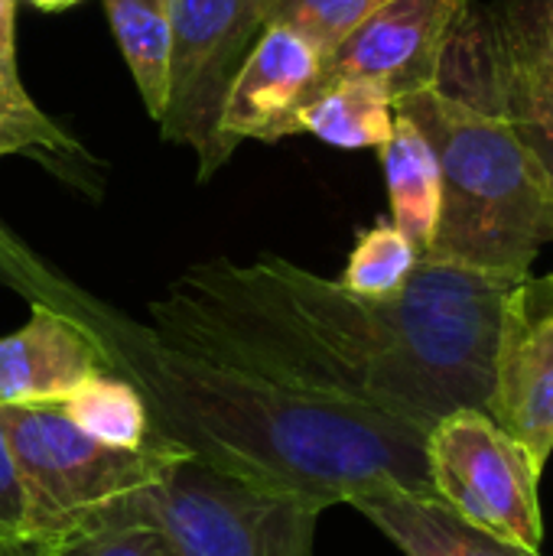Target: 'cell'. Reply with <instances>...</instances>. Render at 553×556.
I'll list each match as a JSON object with an SVG mask.
<instances>
[{"mask_svg": "<svg viewBox=\"0 0 553 556\" xmlns=\"http://www.w3.org/2000/svg\"><path fill=\"white\" fill-rule=\"evenodd\" d=\"M417 264L420 251L407 241V235H401L391 222H378L362 231L339 283L359 296H388L407 283Z\"/></svg>", "mask_w": 553, "mask_h": 556, "instance_id": "19", "label": "cell"}, {"mask_svg": "<svg viewBox=\"0 0 553 556\" xmlns=\"http://www.w3.org/2000/svg\"><path fill=\"white\" fill-rule=\"evenodd\" d=\"M179 556H313L323 508L257 492L183 459L166 482L137 495Z\"/></svg>", "mask_w": 553, "mask_h": 556, "instance_id": "5", "label": "cell"}, {"mask_svg": "<svg viewBox=\"0 0 553 556\" xmlns=\"http://www.w3.org/2000/svg\"><path fill=\"white\" fill-rule=\"evenodd\" d=\"M548 277H551V280H553V270H551V274H548Z\"/></svg>", "mask_w": 553, "mask_h": 556, "instance_id": "26", "label": "cell"}, {"mask_svg": "<svg viewBox=\"0 0 553 556\" xmlns=\"http://www.w3.org/2000/svg\"><path fill=\"white\" fill-rule=\"evenodd\" d=\"M447 91H456V94H466V98H482V101L495 104L553 182V98L492 94V91L476 88V85H460V88H447Z\"/></svg>", "mask_w": 553, "mask_h": 556, "instance_id": "21", "label": "cell"}, {"mask_svg": "<svg viewBox=\"0 0 553 556\" xmlns=\"http://www.w3.org/2000/svg\"><path fill=\"white\" fill-rule=\"evenodd\" d=\"M39 10H65V7H72V3H78V0H33Z\"/></svg>", "mask_w": 553, "mask_h": 556, "instance_id": "25", "label": "cell"}, {"mask_svg": "<svg viewBox=\"0 0 553 556\" xmlns=\"http://www.w3.org/2000/svg\"><path fill=\"white\" fill-rule=\"evenodd\" d=\"M394 127L391 94L365 78H342L319 88L293 117V134H313L332 147H381Z\"/></svg>", "mask_w": 553, "mask_h": 556, "instance_id": "15", "label": "cell"}, {"mask_svg": "<svg viewBox=\"0 0 553 556\" xmlns=\"http://www.w3.org/2000/svg\"><path fill=\"white\" fill-rule=\"evenodd\" d=\"M385 0H271V23L297 29L319 59Z\"/></svg>", "mask_w": 553, "mask_h": 556, "instance_id": "20", "label": "cell"}, {"mask_svg": "<svg viewBox=\"0 0 553 556\" xmlns=\"http://www.w3.org/2000/svg\"><path fill=\"white\" fill-rule=\"evenodd\" d=\"M319 52L290 26L271 23L228 85L218 114V150L228 160L241 140L293 137V117L313 91Z\"/></svg>", "mask_w": 553, "mask_h": 556, "instance_id": "10", "label": "cell"}, {"mask_svg": "<svg viewBox=\"0 0 553 556\" xmlns=\"http://www.w3.org/2000/svg\"><path fill=\"white\" fill-rule=\"evenodd\" d=\"M26 257H29V251H26L20 241H13V238L0 228V280H3V283L13 277V270H16Z\"/></svg>", "mask_w": 553, "mask_h": 556, "instance_id": "24", "label": "cell"}, {"mask_svg": "<svg viewBox=\"0 0 553 556\" xmlns=\"http://www.w3.org/2000/svg\"><path fill=\"white\" fill-rule=\"evenodd\" d=\"M385 176H388V195H391V215L394 228L407 235V241L420 251V257L430 251L437 222H440V163L430 147V140L417 130V124L394 111L391 137L378 147Z\"/></svg>", "mask_w": 553, "mask_h": 556, "instance_id": "14", "label": "cell"}, {"mask_svg": "<svg viewBox=\"0 0 553 556\" xmlns=\"http://www.w3.org/2000/svg\"><path fill=\"white\" fill-rule=\"evenodd\" d=\"M173 52L169 94L160 134L192 147L199 179L225 160L218 150V114L231 78L271 26V0H169Z\"/></svg>", "mask_w": 553, "mask_h": 556, "instance_id": "6", "label": "cell"}, {"mask_svg": "<svg viewBox=\"0 0 553 556\" xmlns=\"http://www.w3.org/2000/svg\"><path fill=\"white\" fill-rule=\"evenodd\" d=\"M10 287L78 319L104 368L143 397L153 433L215 476L323 511L381 489L433 495L430 430L173 349L147 323L104 306L33 254Z\"/></svg>", "mask_w": 553, "mask_h": 556, "instance_id": "2", "label": "cell"}, {"mask_svg": "<svg viewBox=\"0 0 553 556\" xmlns=\"http://www.w3.org/2000/svg\"><path fill=\"white\" fill-rule=\"evenodd\" d=\"M108 371L95 336L72 316L33 303L26 326L0 339V404L52 407Z\"/></svg>", "mask_w": 553, "mask_h": 556, "instance_id": "11", "label": "cell"}, {"mask_svg": "<svg viewBox=\"0 0 553 556\" xmlns=\"http://www.w3.org/2000/svg\"><path fill=\"white\" fill-rule=\"evenodd\" d=\"M49 556H179V551L134 495L59 538Z\"/></svg>", "mask_w": 553, "mask_h": 556, "instance_id": "18", "label": "cell"}, {"mask_svg": "<svg viewBox=\"0 0 553 556\" xmlns=\"http://www.w3.org/2000/svg\"><path fill=\"white\" fill-rule=\"evenodd\" d=\"M55 541L29 538V534H10L0 538V556H49Z\"/></svg>", "mask_w": 553, "mask_h": 556, "instance_id": "23", "label": "cell"}, {"mask_svg": "<svg viewBox=\"0 0 553 556\" xmlns=\"http://www.w3.org/2000/svg\"><path fill=\"white\" fill-rule=\"evenodd\" d=\"M433 495L463 521L528 551H541V469L486 410H456L427 433Z\"/></svg>", "mask_w": 553, "mask_h": 556, "instance_id": "7", "label": "cell"}, {"mask_svg": "<svg viewBox=\"0 0 553 556\" xmlns=\"http://www.w3.org/2000/svg\"><path fill=\"white\" fill-rule=\"evenodd\" d=\"M127 72L153 121L163 117L169 94V0H101Z\"/></svg>", "mask_w": 553, "mask_h": 556, "instance_id": "16", "label": "cell"}, {"mask_svg": "<svg viewBox=\"0 0 553 556\" xmlns=\"http://www.w3.org/2000/svg\"><path fill=\"white\" fill-rule=\"evenodd\" d=\"M10 534H26L23 531V495L16 485V472L10 463V450L0 430V538Z\"/></svg>", "mask_w": 553, "mask_h": 556, "instance_id": "22", "label": "cell"}, {"mask_svg": "<svg viewBox=\"0 0 553 556\" xmlns=\"http://www.w3.org/2000/svg\"><path fill=\"white\" fill-rule=\"evenodd\" d=\"M466 10L469 0H385L319 59L310 98L342 78L375 81L391 101L440 85Z\"/></svg>", "mask_w": 553, "mask_h": 556, "instance_id": "8", "label": "cell"}, {"mask_svg": "<svg viewBox=\"0 0 553 556\" xmlns=\"http://www.w3.org/2000/svg\"><path fill=\"white\" fill-rule=\"evenodd\" d=\"M486 414L544 472L553 453V280L521 277L505 303Z\"/></svg>", "mask_w": 553, "mask_h": 556, "instance_id": "9", "label": "cell"}, {"mask_svg": "<svg viewBox=\"0 0 553 556\" xmlns=\"http://www.w3.org/2000/svg\"><path fill=\"white\" fill-rule=\"evenodd\" d=\"M440 163V222L424 257L528 277L553 241V182L505 114L440 85L394 101Z\"/></svg>", "mask_w": 553, "mask_h": 556, "instance_id": "3", "label": "cell"}, {"mask_svg": "<svg viewBox=\"0 0 553 556\" xmlns=\"http://www.w3.org/2000/svg\"><path fill=\"white\" fill-rule=\"evenodd\" d=\"M404 556H541L508 544L469 521L433 495H411L401 489H381L352 502Z\"/></svg>", "mask_w": 553, "mask_h": 556, "instance_id": "12", "label": "cell"}, {"mask_svg": "<svg viewBox=\"0 0 553 556\" xmlns=\"http://www.w3.org/2000/svg\"><path fill=\"white\" fill-rule=\"evenodd\" d=\"M0 430L23 495V531L59 541L108 508L166 482L186 459L166 440L124 450L75 427L59 404L3 407Z\"/></svg>", "mask_w": 553, "mask_h": 556, "instance_id": "4", "label": "cell"}, {"mask_svg": "<svg viewBox=\"0 0 553 556\" xmlns=\"http://www.w3.org/2000/svg\"><path fill=\"white\" fill-rule=\"evenodd\" d=\"M59 407L75 427H81L85 433H91L101 443L140 450L156 440L143 397L137 394V388L130 381H124L114 371L91 375Z\"/></svg>", "mask_w": 553, "mask_h": 556, "instance_id": "17", "label": "cell"}, {"mask_svg": "<svg viewBox=\"0 0 553 556\" xmlns=\"http://www.w3.org/2000/svg\"><path fill=\"white\" fill-rule=\"evenodd\" d=\"M518 280L420 257L388 296H359L284 257L202 261L150 303L173 349L433 430L486 410Z\"/></svg>", "mask_w": 553, "mask_h": 556, "instance_id": "1", "label": "cell"}, {"mask_svg": "<svg viewBox=\"0 0 553 556\" xmlns=\"http://www.w3.org/2000/svg\"><path fill=\"white\" fill-rule=\"evenodd\" d=\"M29 153L42 160L52 173L72 179L75 186H91L88 169L98 163L88 150L68 137L20 81L16 68V0H0V160Z\"/></svg>", "mask_w": 553, "mask_h": 556, "instance_id": "13", "label": "cell"}]
</instances>
